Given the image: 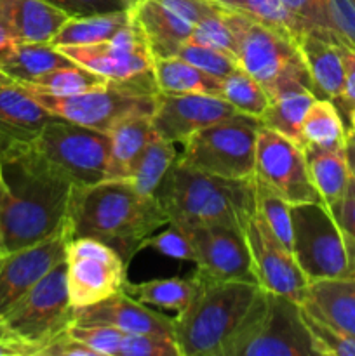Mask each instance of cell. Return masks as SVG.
I'll list each match as a JSON object with an SVG mask.
<instances>
[{"mask_svg":"<svg viewBox=\"0 0 355 356\" xmlns=\"http://www.w3.org/2000/svg\"><path fill=\"white\" fill-rule=\"evenodd\" d=\"M350 277H354V278H355V271H354V273H352V275H350Z\"/></svg>","mask_w":355,"mask_h":356,"instance_id":"59","label":"cell"},{"mask_svg":"<svg viewBox=\"0 0 355 356\" xmlns=\"http://www.w3.org/2000/svg\"><path fill=\"white\" fill-rule=\"evenodd\" d=\"M207 2H216V3H218V0H207Z\"/></svg>","mask_w":355,"mask_h":356,"instance_id":"58","label":"cell"},{"mask_svg":"<svg viewBox=\"0 0 355 356\" xmlns=\"http://www.w3.org/2000/svg\"><path fill=\"white\" fill-rule=\"evenodd\" d=\"M73 323L79 325H108L125 334H150L173 337V318L141 305L124 291L96 305L75 308Z\"/></svg>","mask_w":355,"mask_h":356,"instance_id":"19","label":"cell"},{"mask_svg":"<svg viewBox=\"0 0 355 356\" xmlns=\"http://www.w3.org/2000/svg\"><path fill=\"white\" fill-rule=\"evenodd\" d=\"M125 2V6L129 7V9H131V7H134L136 3H139V2H143V0H124Z\"/></svg>","mask_w":355,"mask_h":356,"instance_id":"56","label":"cell"},{"mask_svg":"<svg viewBox=\"0 0 355 356\" xmlns=\"http://www.w3.org/2000/svg\"><path fill=\"white\" fill-rule=\"evenodd\" d=\"M38 346L23 339L7 323L6 316L0 313V356H37Z\"/></svg>","mask_w":355,"mask_h":356,"instance_id":"48","label":"cell"},{"mask_svg":"<svg viewBox=\"0 0 355 356\" xmlns=\"http://www.w3.org/2000/svg\"><path fill=\"white\" fill-rule=\"evenodd\" d=\"M38 356H97L96 351L90 350L84 343L72 336L68 329L56 336L54 339L49 341L40 351Z\"/></svg>","mask_w":355,"mask_h":356,"instance_id":"49","label":"cell"},{"mask_svg":"<svg viewBox=\"0 0 355 356\" xmlns=\"http://www.w3.org/2000/svg\"><path fill=\"white\" fill-rule=\"evenodd\" d=\"M326 21L331 40L355 51V3L352 0H327Z\"/></svg>","mask_w":355,"mask_h":356,"instance_id":"41","label":"cell"},{"mask_svg":"<svg viewBox=\"0 0 355 356\" xmlns=\"http://www.w3.org/2000/svg\"><path fill=\"white\" fill-rule=\"evenodd\" d=\"M299 19L303 21L306 28V33L313 31L319 37L331 40L327 33V21H326V2L327 0H282ZM334 44V42H333Z\"/></svg>","mask_w":355,"mask_h":356,"instance_id":"45","label":"cell"},{"mask_svg":"<svg viewBox=\"0 0 355 356\" xmlns=\"http://www.w3.org/2000/svg\"><path fill=\"white\" fill-rule=\"evenodd\" d=\"M253 177L289 205L324 204L310 179L303 146L265 125L258 132Z\"/></svg>","mask_w":355,"mask_h":356,"instance_id":"13","label":"cell"},{"mask_svg":"<svg viewBox=\"0 0 355 356\" xmlns=\"http://www.w3.org/2000/svg\"><path fill=\"white\" fill-rule=\"evenodd\" d=\"M30 94L56 117H61L84 127L96 129L100 132H106V134L113 129L115 124L132 115L152 117L157 106V94L138 92L131 87L117 86L111 82L100 89L73 94V96Z\"/></svg>","mask_w":355,"mask_h":356,"instance_id":"10","label":"cell"},{"mask_svg":"<svg viewBox=\"0 0 355 356\" xmlns=\"http://www.w3.org/2000/svg\"><path fill=\"white\" fill-rule=\"evenodd\" d=\"M70 240L72 238L66 225H63L54 235L33 245L0 254V313L2 315L49 271L65 261L66 245Z\"/></svg>","mask_w":355,"mask_h":356,"instance_id":"17","label":"cell"},{"mask_svg":"<svg viewBox=\"0 0 355 356\" xmlns=\"http://www.w3.org/2000/svg\"><path fill=\"white\" fill-rule=\"evenodd\" d=\"M303 318L312 336L313 348L319 356H355V336L354 334L343 332L327 323L320 322L313 315H310L305 308Z\"/></svg>","mask_w":355,"mask_h":356,"instance_id":"39","label":"cell"},{"mask_svg":"<svg viewBox=\"0 0 355 356\" xmlns=\"http://www.w3.org/2000/svg\"><path fill=\"white\" fill-rule=\"evenodd\" d=\"M61 9L70 17L90 16V14L113 13V10L129 9L124 0H45Z\"/></svg>","mask_w":355,"mask_h":356,"instance_id":"46","label":"cell"},{"mask_svg":"<svg viewBox=\"0 0 355 356\" xmlns=\"http://www.w3.org/2000/svg\"><path fill=\"white\" fill-rule=\"evenodd\" d=\"M7 82H13V80H10L6 73L0 72V83H7Z\"/></svg>","mask_w":355,"mask_h":356,"instance_id":"55","label":"cell"},{"mask_svg":"<svg viewBox=\"0 0 355 356\" xmlns=\"http://www.w3.org/2000/svg\"><path fill=\"white\" fill-rule=\"evenodd\" d=\"M221 97L239 113L258 118H261L270 104V97L265 87L240 66H237L230 75L223 79Z\"/></svg>","mask_w":355,"mask_h":356,"instance_id":"36","label":"cell"},{"mask_svg":"<svg viewBox=\"0 0 355 356\" xmlns=\"http://www.w3.org/2000/svg\"><path fill=\"white\" fill-rule=\"evenodd\" d=\"M218 3L265 24L298 45L306 33L303 21L282 0H218Z\"/></svg>","mask_w":355,"mask_h":356,"instance_id":"32","label":"cell"},{"mask_svg":"<svg viewBox=\"0 0 355 356\" xmlns=\"http://www.w3.org/2000/svg\"><path fill=\"white\" fill-rule=\"evenodd\" d=\"M157 2H160L164 7L171 9L174 14L191 24H197L202 17L207 16L219 6V3L207 2V0H157Z\"/></svg>","mask_w":355,"mask_h":356,"instance_id":"50","label":"cell"},{"mask_svg":"<svg viewBox=\"0 0 355 356\" xmlns=\"http://www.w3.org/2000/svg\"><path fill=\"white\" fill-rule=\"evenodd\" d=\"M256 209L258 214L263 218L268 228L271 229L278 242L287 247L292 252V218H291V205L274 193L271 190L265 188L263 184L256 183Z\"/></svg>","mask_w":355,"mask_h":356,"instance_id":"37","label":"cell"},{"mask_svg":"<svg viewBox=\"0 0 355 356\" xmlns=\"http://www.w3.org/2000/svg\"><path fill=\"white\" fill-rule=\"evenodd\" d=\"M106 179H129L136 162L157 136L150 115H132L113 125L110 132Z\"/></svg>","mask_w":355,"mask_h":356,"instance_id":"25","label":"cell"},{"mask_svg":"<svg viewBox=\"0 0 355 356\" xmlns=\"http://www.w3.org/2000/svg\"><path fill=\"white\" fill-rule=\"evenodd\" d=\"M143 247H150V249L157 250L159 254L171 257V259L195 263V250L190 236L187 235L183 228L171 225V222L169 228L150 236Z\"/></svg>","mask_w":355,"mask_h":356,"instance_id":"43","label":"cell"},{"mask_svg":"<svg viewBox=\"0 0 355 356\" xmlns=\"http://www.w3.org/2000/svg\"><path fill=\"white\" fill-rule=\"evenodd\" d=\"M66 287L73 308H86L124 291L127 263L106 243L79 236L66 245Z\"/></svg>","mask_w":355,"mask_h":356,"instance_id":"12","label":"cell"},{"mask_svg":"<svg viewBox=\"0 0 355 356\" xmlns=\"http://www.w3.org/2000/svg\"><path fill=\"white\" fill-rule=\"evenodd\" d=\"M244 233L260 287L271 294L287 296L298 302L305 301L308 278L299 268L294 254L278 242L258 211Z\"/></svg>","mask_w":355,"mask_h":356,"instance_id":"16","label":"cell"},{"mask_svg":"<svg viewBox=\"0 0 355 356\" xmlns=\"http://www.w3.org/2000/svg\"><path fill=\"white\" fill-rule=\"evenodd\" d=\"M68 19L45 0H0V21L19 42H52Z\"/></svg>","mask_w":355,"mask_h":356,"instance_id":"23","label":"cell"},{"mask_svg":"<svg viewBox=\"0 0 355 356\" xmlns=\"http://www.w3.org/2000/svg\"><path fill=\"white\" fill-rule=\"evenodd\" d=\"M171 225H221L246 232L256 214L254 177L226 179L184 165H171L155 191Z\"/></svg>","mask_w":355,"mask_h":356,"instance_id":"4","label":"cell"},{"mask_svg":"<svg viewBox=\"0 0 355 356\" xmlns=\"http://www.w3.org/2000/svg\"><path fill=\"white\" fill-rule=\"evenodd\" d=\"M54 117L17 82L0 83V138L33 143Z\"/></svg>","mask_w":355,"mask_h":356,"instance_id":"20","label":"cell"},{"mask_svg":"<svg viewBox=\"0 0 355 356\" xmlns=\"http://www.w3.org/2000/svg\"><path fill=\"white\" fill-rule=\"evenodd\" d=\"M347 127L333 101L317 97L301 124V146L341 149L347 146Z\"/></svg>","mask_w":355,"mask_h":356,"instance_id":"31","label":"cell"},{"mask_svg":"<svg viewBox=\"0 0 355 356\" xmlns=\"http://www.w3.org/2000/svg\"><path fill=\"white\" fill-rule=\"evenodd\" d=\"M299 51L308 68L315 96L333 103L340 99L345 83L343 54L340 45L308 31L299 42Z\"/></svg>","mask_w":355,"mask_h":356,"instance_id":"24","label":"cell"},{"mask_svg":"<svg viewBox=\"0 0 355 356\" xmlns=\"http://www.w3.org/2000/svg\"><path fill=\"white\" fill-rule=\"evenodd\" d=\"M303 308L320 322L355 336V278H324L308 284Z\"/></svg>","mask_w":355,"mask_h":356,"instance_id":"21","label":"cell"},{"mask_svg":"<svg viewBox=\"0 0 355 356\" xmlns=\"http://www.w3.org/2000/svg\"><path fill=\"white\" fill-rule=\"evenodd\" d=\"M180 228H183L190 236L195 250L197 271L214 280L258 284L246 233L221 225L180 226Z\"/></svg>","mask_w":355,"mask_h":356,"instance_id":"15","label":"cell"},{"mask_svg":"<svg viewBox=\"0 0 355 356\" xmlns=\"http://www.w3.org/2000/svg\"><path fill=\"white\" fill-rule=\"evenodd\" d=\"M237 110L225 99L202 94H157L152 125L157 136L183 145L200 129L235 115Z\"/></svg>","mask_w":355,"mask_h":356,"instance_id":"18","label":"cell"},{"mask_svg":"<svg viewBox=\"0 0 355 356\" xmlns=\"http://www.w3.org/2000/svg\"><path fill=\"white\" fill-rule=\"evenodd\" d=\"M108 83L110 82L97 73L73 63V65L52 70V72L38 76L33 82H23L19 86H23L30 92L51 94V96H73V94L100 89Z\"/></svg>","mask_w":355,"mask_h":356,"instance_id":"35","label":"cell"},{"mask_svg":"<svg viewBox=\"0 0 355 356\" xmlns=\"http://www.w3.org/2000/svg\"><path fill=\"white\" fill-rule=\"evenodd\" d=\"M124 292L141 305L181 313L194 294V278H157L141 284L125 282Z\"/></svg>","mask_w":355,"mask_h":356,"instance_id":"33","label":"cell"},{"mask_svg":"<svg viewBox=\"0 0 355 356\" xmlns=\"http://www.w3.org/2000/svg\"><path fill=\"white\" fill-rule=\"evenodd\" d=\"M292 254L308 282L350 277L355 247L324 204L291 205Z\"/></svg>","mask_w":355,"mask_h":356,"instance_id":"7","label":"cell"},{"mask_svg":"<svg viewBox=\"0 0 355 356\" xmlns=\"http://www.w3.org/2000/svg\"><path fill=\"white\" fill-rule=\"evenodd\" d=\"M68 332L75 339L96 351L97 356H120V346L125 332L108 325H79L72 323Z\"/></svg>","mask_w":355,"mask_h":356,"instance_id":"42","label":"cell"},{"mask_svg":"<svg viewBox=\"0 0 355 356\" xmlns=\"http://www.w3.org/2000/svg\"><path fill=\"white\" fill-rule=\"evenodd\" d=\"M341 54H343L345 83H343V92H341L340 99L334 101V106H336L338 111H340L341 118H343L345 122V127H347L348 131L350 113L355 108V51L341 47Z\"/></svg>","mask_w":355,"mask_h":356,"instance_id":"47","label":"cell"},{"mask_svg":"<svg viewBox=\"0 0 355 356\" xmlns=\"http://www.w3.org/2000/svg\"><path fill=\"white\" fill-rule=\"evenodd\" d=\"M131 14L145 33L153 59L176 56L190 40L195 26L157 0H143L136 3L131 7Z\"/></svg>","mask_w":355,"mask_h":356,"instance_id":"22","label":"cell"},{"mask_svg":"<svg viewBox=\"0 0 355 356\" xmlns=\"http://www.w3.org/2000/svg\"><path fill=\"white\" fill-rule=\"evenodd\" d=\"M6 143H9V141H7V139H3V138H0V149H2L3 146H6Z\"/></svg>","mask_w":355,"mask_h":356,"instance_id":"57","label":"cell"},{"mask_svg":"<svg viewBox=\"0 0 355 356\" xmlns=\"http://www.w3.org/2000/svg\"><path fill=\"white\" fill-rule=\"evenodd\" d=\"M120 356H181V353L173 337L125 334Z\"/></svg>","mask_w":355,"mask_h":356,"instance_id":"44","label":"cell"},{"mask_svg":"<svg viewBox=\"0 0 355 356\" xmlns=\"http://www.w3.org/2000/svg\"><path fill=\"white\" fill-rule=\"evenodd\" d=\"M348 131L355 132V108L352 110V113H350V120H348Z\"/></svg>","mask_w":355,"mask_h":356,"instance_id":"54","label":"cell"},{"mask_svg":"<svg viewBox=\"0 0 355 356\" xmlns=\"http://www.w3.org/2000/svg\"><path fill=\"white\" fill-rule=\"evenodd\" d=\"M73 63L97 73L108 82L138 92L159 94L153 73V56L145 33L131 14V21L110 40L90 45L59 47Z\"/></svg>","mask_w":355,"mask_h":356,"instance_id":"8","label":"cell"},{"mask_svg":"<svg viewBox=\"0 0 355 356\" xmlns=\"http://www.w3.org/2000/svg\"><path fill=\"white\" fill-rule=\"evenodd\" d=\"M153 73L157 89L162 94H202L221 97L223 80L209 75L180 56L155 58Z\"/></svg>","mask_w":355,"mask_h":356,"instance_id":"28","label":"cell"},{"mask_svg":"<svg viewBox=\"0 0 355 356\" xmlns=\"http://www.w3.org/2000/svg\"><path fill=\"white\" fill-rule=\"evenodd\" d=\"M261 125V118L237 111L191 134L183 143L178 160L191 169L226 179L253 177Z\"/></svg>","mask_w":355,"mask_h":356,"instance_id":"5","label":"cell"},{"mask_svg":"<svg viewBox=\"0 0 355 356\" xmlns=\"http://www.w3.org/2000/svg\"><path fill=\"white\" fill-rule=\"evenodd\" d=\"M235 356H319L303 318L301 302L267 292L263 309Z\"/></svg>","mask_w":355,"mask_h":356,"instance_id":"14","label":"cell"},{"mask_svg":"<svg viewBox=\"0 0 355 356\" xmlns=\"http://www.w3.org/2000/svg\"><path fill=\"white\" fill-rule=\"evenodd\" d=\"M73 65L72 59L51 42H19L13 54L3 61L0 72L13 82H33L56 68Z\"/></svg>","mask_w":355,"mask_h":356,"instance_id":"29","label":"cell"},{"mask_svg":"<svg viewBox=\"0 0 355 356\" xmlns=\"http://www.w3.org/2000/svg\"><path fill=\"white\" fill-rule=\"evenodd\" d=\"M303 149L310 179L319 191L324 205L329 209L331 214H334L343 202L352 177L347 152L345 148L324 149L315 146H303Z\"/></svg>","mask_w":355,"mask_h":356,"instance_id":"27","label":"cell"},{"mask_svg":"<svg viewBox=\"0 0 355 356\" xmlns=\"http://www.w3.org/2000/svg\"><path fill=\"white\" fill-rule=\"evenodd\" d=\"M129 21H131V9L70 17L58 31V35L52 38L51 44L56 47L100 44V42L110 40Z\"/></svg>","mask_w":355,"mask_h":356,"instance_id":"30","label":"cell"},{"mask_svg":"<svg viewBox=\"0 0 355 356\" xmlns=\"http://www.w3.org/2000/svg\"><path fill=\"white\" fill-rule=\"evenodd\" d=\"M334 218H336L338 225L343 229V233L347 235L348 242L355 247V176L352 174L350 183H348L347 193H345L343 202H341L340 209L334 212Z\"/></svg>","mask_w":355,"mask_h":356,"instance_id":"51","label":"cell"},{"mask_svg":"<svg viewBox=\"0 0 355 356\" xmlns=\"http://www.w3.org/2000/svg\"><path fill=\"white\" fill-rule=\"evenodd\" d=\"M190 42L218 49V51L232 56L237 61V38L232 26L226 21L225 7L221 3L195 24L190 35Z\"/></svg>","mask_w":355,"mask_h":356,"instance_id":"38","label":"cell"},{"mask_svg":"<svg viewBox=\"0 0 355 356\" xmlns=\"http://www.w3.org/2000/svg\"><path fill=\"white\" fill-rule=\"evenodd\" d=\"M176 160V143L155 136L145 148V152L141 153L138 162H136L129 181L134 184L139 193L155 197V191L159 188L160 181L164 179L167 170L171 169V165Z\"/></svg>","mask_w":355,"mask_h":356,"instance_id":"34","label":"cell"},{"mask_svg":"<svg viewBox=\"0 0 355 356\" xmlns=\"http://www.w3.org/2000/svg\"><path fill=\"white\" fill-rule=\"evenodd\" d=\"M33 145L73 186H90L106 179L110 155L106 132L54 117L45 124Z\"/></svg>","mask_w":355,"mask_h":356,"instance_id":"9","label":"cell"},{"mask_svg":"<svg viewBox=\"0 0 355 356\" xmlns=\"http://www.w3.org/2000/svg\"><path fill=\"white\" fill-rule=\"evenodd\" d=\"M225 16L237 38V65L253 75L268 94L287 80L313 90L308 68L296 42L237 10L225 7Z\"/></svg>","mask_w":355,"mask_h":356,"instance_id":"6","label":"cell"},{"mask_svg":"<svg viewBox=\"0 0 355 356\" xmlns=\"http://www.w3.org/2000/svg\"><path fill=\"white\" fill-rule=\"evenodd\" d=\"M65 225L72 240H100L129 264L153 232L169 225V218L155 197L139 193L129 179H104L90 186H73Z\"/></svg>","mask_w":355,"mask_h":356,"instance_id":"3","label":"cell"},{"mask_svg":"<svg viewBox=\"0 0 355 356\" xmlns=\"http://www.w3.org/2000/svg\"><path fill=\"white\" fill-rule=\"evenodd\" d=\"M73 315L75 308L70 302L66 287L65 261L3 313L10 329L38 346V351L72 325Z\"/></svg>","mask_w":355,"mask_h":356,"instance_id":"11","label":"cell"},{"mask_svg":"<svg viewBox=\"0 0 355 356\" xmlns=\"http://www.w3.org/2000/svg\"><path fill=\"white\" fill-rule=\"evenodd\" d=\"M268 97L270 104L261 115V124L301 145L303 118L317 99L313 90L294 80H287L275 87Z\"/></svg>","mask_w":355,"mask_h":356,"instance_id":"26","label":"cell"},{"mask_svg":"<svg viewBox=\"0 0 355 356\" xmlns=\"http://www.w3.org/2000/svg\"><path fill=\"white\" fill-rule=\"evenodd\" d=\"M194 294L173 318L181 356H235L265 306L258 284L214 280L195 271Z\"/></svg>","mask_w":355,"mask_h":356,"instance_id":"2","label":"cell"},{"mask_svg":"<svg viewBox=\"0 0 355 356\" xmlns=\"http://www.w3.org/2000/svg\"><path fill=\"white\" fill-rule=\"evenodd\" d=\"M352 2H354V3H355V0H352Z\"/></svg>","mask_w":355,"mask_h":356,"instance_id":"60","label":"cell"},{"mask_svg":"<svg viewBox=\"0 0 355 356\" xmlns=\"http://www.w3.org/2000/svg\"><path fill=\"white\" fill-rule=\"evenodd\" d=\"M176 56H180L184 61L191 63V65L204 70L209 75L218 76L221 80L239 66L232 56L225 54V52L218 51L214 47H209V45L195 44V42L190 40L178 51Z\"/></svg>","mask_w":355,"mask_h":356,"instance_id":"40","label":"cell"},{"mask_svg":"<svg viewBox=\"0 0 355 356\" xmlns=\"http://www.w3.org/2000/svg\"><path fill=\"white\" fill-rule=\"evenodd\" d=\"M345 152H347V160H348V165H350V172L355 176V132L354 131H348Z\"/></svg>","mask_w":355,"mask_h":356,"instance_id":"53","label":"cell"},{"mask_svg":"<svg viewBox=\"0 0 355 356\" xmlns=\"http://www.w3.org/2000/svg\"><path fill=\"white\" fill-rule=\"evenodd\" d=\"M73 184L33 143L0 149V254L54 235L66 219Z\"/></svg>","mask_w":355,"mask_h":356,"instance_id":"1","label":"cell"},{"mask_svg":"<svg viewBox=\"0 0 355 356\" xmlns=\"http://www.w3.org/2000/svg\"><path fill=\"white\" fill-rule=\"evenodd\" d=\"M17 44H19V40H17L16 35L0 21V66H2L3 61L13 54L14 49L17 47Z\"/></svg>","mask_w":355,"mask_h":356,"instance_id":"52","label":"cell"}]
</instances>
